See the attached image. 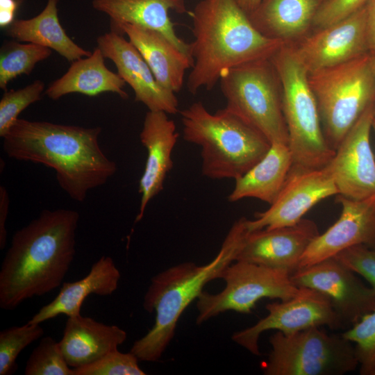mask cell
<instances>
[{
    "label": "cell",
    "instance_id": "1",
    "mask_svg": "<svg viewBox=\"0 0 375 375\" xmlns=\"http://www.w3.org/2000/svg\"><path fill=\"white\" fill-rule=\"evenodd\" d=\"M101 127H82L18 119L3 138L10 158L53 169L60 188L83 202L88 193L104 185L117 171L116 163L99 142Z\"/></svg>",
    "mask_w": 375,
    "mask_h": 375
},
{
    "label": "cell",
    "instance_id": "2",
    "mask_svg": "<svg viewBox=\"0 0 375 375\" xmlns=\"http://www.w3.org/2000/svg\"><path fill=\"white\" fill-rule=\"evenodd\" d=\"M79 217L72 209H45L13 234L0 269L2 309L14 310L61 285L76 253Z\"/></svg>",
    "mask_w": 375,
    "mask_h": 375
},
{
    "label": "cell",
    "instance_id": "3",
    "mask_svg": "<svg viewBox=\"0 0 375 375\" xmlns=\"http://www.w3.org/2000/svg\"><path fill=\"white\" fill-rule=\"evenodd\" d=\"M189 14L194 62L187 88L192 94L212 89L231 68L271 58L285 44L262 34L236 0H201Z\"/></svg>",
    "mask_w": 375,
    "mask_h": 375
},
{
    "label": "cell",
    "instance_id": "4",
    "mask_svg": "<svg viewBox=\"0 0 375 375\" xmlns=\"http://www.w3.org/2000/svg\"><path fill=\"white\" fill-rule=\"evenodd\" d=\"M247 219L242 217L233 223L219 252L210 262L197 265L184 262L151 278L143 308L149 313L156 312L155 323L130 349L139 361L156 362L161 358L185 308L197 300L208 282L220 278L225 268L235 261L248 233Z\"/></svg>",
    "mask_w": 375,
    "mask_h": 375
},
{
    "label": "cell",
    "instance_id": "5",
    "mask_svg": "<svg viewBox=\"0 0 375 375\" xmlns=\"http://www.w3.org/2000/svg\"><path fill=\"white\" fill-rule=\"evenodd\" d=\"M180 113L183 139L200 147L201 173L206 178L235 180L272 145L259 130L226 107L212 113L197 101Z\"/></svg>",
    "mask_w": 375,
    "mask_h": 375
},
{
    "label": "cell",
    "instance_id": "6",
    "mask_svg": "<svg viewBox=\"0 0 375 375\" xmlns=\"http://www.w3.org/2000/svg\"><path fill=\"white\" fill-rule=\"evenodd\" d=\"M271 60L282 89L283 112L292 157L290 171L322 169L330 162L335 151L325 138L308 73L294 49L286 44Z\"/></svg>",
    "mask_w": 375,
    "mask_h": 375
},
{
    "label": "cell",
    "instance_id": "7",
    "mask_svg": "<svg viewBox=\"0 0 375 375\" xmlns=\"http://www.w3.org/2000/svg\"><path fill=\"white\" fill-rule=\"evenodd\" d=\"M323 131L335 151L365 110L375 103L370 53L308 74Z\"/></svg>",
    "mask_w": 375,
    "mask_h": 375
},
{
    "label": "cell",
    "instance_id": "8",
    "mask_svg": "<svg viewBox=\"0 0 375 375\" xmlns=\"http://www.w3.org/2000/svg\"><path fill=\"white\" fill-rule=\"evenodd\" d=\"M226 108L264 134L271 143L288 145L281 82L271 58L224 72L219 81Z\"/></svg>",
    "mask_w": 375,
    "mask_h": 375
},
{
    "label": "cell",
    "instance_id": "9",
    "mask_svg": "<svg viewBox=\"0 0 375 375\" xmlns=\"http://www.w3.org/2000/svg\"><path fill=\"white\" fill-rule=\"evenodd\" d=\"M321 326L292 334L277 331L262 365L266 375H342L358 366L354 344L342 334H328Z\"/></svg>",
    "mask_w": 375,
    "mask_h": 375
},
{
    "label": "cell",
    "instance_id": "10",
    "mask_svg": "<svg viewBox=\"0 0 375 375\" xmlns=\"http://www.w3.org/2000/svg\"><path fill=\"white\" fill-rule=\"evenodd\" d=\"M291 274L282 269L235 261L223 271L225 288L219 293L202 291L197 299V324L226 311L249 313L263 298L288 300L299 292Z\"/></svg>",
    "mask_w": 375,
    "mask_h": 375
},
{
    "label": "cell",
    "instance_id": "11",
    "mask_svg": "<svg viewBox=\"0 0 375 375\" xmlns=\"http://www.w3.org/2000/svg\"><path fill=\"white\" fill-rule=\"evenodd\" d=\"M268 314L254 325L234 333L233 342L255 356L260 354L258 340L268 330L285 335L311 327L327 326L331 329L345 328L328 298L319 292L299 287L292 298L267 304Z\"/></svg>",
    "mask_w": 375,
    "mask_h": 375
},
{
    "label": "cell",
    "instance_id": "12",
    "mask_svg": "<svg viewBox=\"0 0 375 375\" xmlns=\"http://www.w3.org/2000/svg\"><path fill=\"white\" fill-rule=\"evenodd\" d=\"M290 276L296 286L326 296L344 327L375 309V290L335 256L299 268Z\"/></svg>",
    "mask_w": 375,
    "mask_h": 375
},
{
    "label": "cell",
    "instance_id": "13",
    "mask_svg": "<svg viewBox=\"0 0 375 375\" xmlns=\"http://www.w3.org/2000/svg\"><path fill=\"white\" fill-rule=\"evenodd\" d=\"M375 103L351 128L326 166L338 194L361 200L375 194V158L370 144Z\"/></svg>",
    "mask_w": 375,
    "mask_h": 375
},
{
    "label": "cell",
    "instance_id": "14",
    "mask_svg": "<svg viewBox=\"0 0 375 375\" xmlns=\"http://www.w3.org/2000/svg\"><path fill=\"white\" fill-rule=\"evenodd\" d=\"M338 194L326 167L315 170L290 171L276 201L255 219H247L248 232L294 225L320 201Z\"/></svg>",
    "mask_w": 375,
    "mask_h": 375
},
{
    "label": "cell",
    "instance_id": "15",
    "mask_svg": "<svg viewBox=\"0 0 375 375\" xmlns=\"http://www.w3.org/2000/svg\"><path fill=\"white\" fill-rule=\"evenodd\" d=\"M365 7L305 38L293 48L298 59L311 73L369 53L365 27Z\"/></svg>",
    "mask_w": 375,
    "mask_h": 375
},
{
    "label": "cell",
    "instance_id": "16",
    "mask_svg": "<svg viewBox=\"0 0 375 375\" xmlns=\"http://www.w3.org/2000/svg\"><path fill=\"white\" fill-rule=\"evenodd\" d=\"M317 226L303 218L298 223L248 232L235 261H245L279 269L290 274L312 242L319 235Z\"/></svg>",
    "mask_w": 375,
    "mask_h": 375
},
{
    "label": "cell",
    "instance_id": "17",
    "mask_svg": "<svg viewBox=\"0 0 375 375\" xmlns=\"http://www.w3.org/2000/svg\"><path fill=\"white\" fill-rule=\"evenodd\" d=\"M123 36L111 30L97 38V47L105 58L114 62L119 76L133 89L135 101L142 103L151 111L177 113L176 93L158 83L140 51Z\"/></svg>",
    "mask_w": 375,
    "mask_h": 375
},
{
    "label": "cell",
    "instance_id": "18",
    "mask_svg": "<svg viewBox=\"0 0 375 375\" xmlns=\"http://www.w3.org/2000/svg\"><path fill=\"white\" fill-rule=\"evenodd\" d=\"M342 206L338 219L309 245L299 268L305 267L335 256L354 245L375 249V194L353 200L337 194Z\"/></svg>",
    "mask_w": 375,
    "mask_h": 375
},
{
    "label": "cell",
    "instance_id": "19",
    "mask_svg": "<svg viewBox=\"0 0 375 375\" xmlns=\"http://www.w3.org/2000/svg\"><path fill=\"white\" fill-rule=\"evenodd\" d=\"M167 115L162 111L149 110L140 133L147 154L139 181L141 199L136 222L143 218L150 201L162 190L167 174L173 167L172 154L179 134L174 122Z\"/></svg>",
    "mask_w": 375,
    "mask_h": 375
},
{
    "label": "cell",
    "instance_id": "20",
    "mask_svg": "<svg viewBox=\"0 0 375 375\" xmlns=\"http://www.w3.org/2000/svg\"><path fill=\"white\" fill-rule=\"evenodd\" d=\"M111 30L127 35L161 86L174 93L181 90L185 72L193 65L191 56L155 30L126 23L111 25Z\"/></svg>",
    "mask_w": 375,
    "mask_h": 375
},
{
    "label": "cell",
    "instance_id": "21",
    "mask_svg": "<svg viewBox=\"0 0 375 375\" xmlns=\"http://www.w3.org/2000/svg\"><path fill=\"white\" fill-rule=\"evenodd\" d=\"M126 332L81 315L68 317L59 342L62 355L72 368L93 362L118 349L126 340Z\"/></svg>",
    "mask_w": 375,
    "mask_h": 375
},
{
    "label": "cell",
    "instance_id": "22",
    "mask_svg": "<svg viewBox=\"0 0 375 375\" xmlns=\"http://www.w3.org/2000/svg\"><path fill=\"white\" fill-rule=\"evenodd\" d=\"M92 5L109 16L111 25L126 23L155 30L191 56L190 44L177 35L169 16L170 10L186 12L185 0H93Z\"/></svg>",
    "mask_w": 375,
    "mask_h": 375
},
{
    "label": "cell",
    "instance_id": "23",
    "mask_svg": "<svg viewBox=\"0 0 375 375\" xmlns=\"http://www.w3.org/2000/svg\"><path fill=\"white\" fill-rule=\"evenodd\" d=\"M120 278L121 273L112 258L102 256L83 278L63 283L55 299L42 306L28 323L41 324L59 315H81L86 297L90 294L111 295L117 290Z\"/></svg>",
    "mask_w": 375,
    "mask_h": 375
},
{
    "label": "cell",
    "instance_id": "24",
    "mask_svg": "<svg viewBox=\"0 0 375 375\" xmlns=\"http://www.w3.org/2000/svg\"><path fill=\"white\" fill-rule=\"evenodd\" d=\"M292 165L289 146L272 143L266 155L248 172L235 180L228 200L235 202L254 198L272 205L278 197Z\"/></svg>",
    "mask_w": 375,
    "mask_h": 375
},
{
    "label": "cell",
    "instance_id": "25",
    "mask_svg": "<svg viewBox=\"0 0 375 375\" xmlns=\"http://www.w3.org/2000/svg\"><path fill=\"white\" fill-rule=\"evenodd\" d=\"M105 57L97 47L90 56L72 62L67 72L53 82L45 94L53 100L71 93L96 96L103 92L117 94L122 99L128 94L124 90L125 81L117 73L108 69Z\"/></svg>",
    "mask_w": 375,
    "mask_h": 375
},
{
    "label": "cell",
    "instance_id": "26",
    "mask_svg": "<svg viewBox=\"0 0 375 375\" xmlns=\"http://www.w3.org/2000/svg\"><path fill=\"white\" fill-rule=\"evenodd\" d=\"M320 3V0H262L249 17L262 34L285 42L306 33Z\"/></svg>",
    "mask_w": 375,
    "mask_h": 375
},
{
    "label": "cell",
    "instance_id": "27",
    "mask_svg": "<svg viewBox=\"0 0 375 375\" xmlns=\"http://www.w3.org/2000/svg\"><path fill=\"white\" fill-rule=\"evenodd\" d=\"M58 1L47 0L44 10L33 18L15 19L7 27V35L19 42L53 49L71 62L90 56L92 52L76 44L62 27L58 17Z\"/></svg>",
    "mask_w": 375,
    "mask_h": 375
},
{
    "label": "cell",
    "instance_id": "28",
    "mask_svg": "<svg viewBox=\"0 0 375 375\" xmlns=\"http://www.w3.org/2000/svg\"><path fill=\"white\" fill-rule=\"evenodd\" d=\"M17 42H5L1 48L0 88L5 91L13 78L22 74H30L38 62L51 54V49L43 46Z\"/></svg>",
    "mask_w": 375,
    "mask_h": 375
},
{
    "label": "cell",
    "instance_id": "29",
    "mask_svg": "<svg viewBox=\"0 0 375 375\" xmlns=\"http://www.w3.org/2000/svg\"><path fill=\"white\" fill-rule=\"evenodd\" d=\"M44 334L40 324H29L5 328L0 332V375H8L17 368L16 359L21 351Z\"/></svg>",
    "mask_w": 375,
    "mask_h": 375
},
{
    "label": "cell",
    "instance_id": "30",
    "mask_svg": "<svg viewBox=\"0 0 375 375\" xmlns=\"http://www.w3.org/2000/svg\"><path fill=\"white\" fill-rule=\"evenodd\" d=\"M25 375H74L60 350L59 342L53 338H41L33 350L24 369Z\"/></svg>",
    "mask_w": 375,
    "mask_h": 375
},
{
    "label": "cell",
    "instance_id": "31",
    "mask_svg": "<svg viewBox=\"0 0 375 375\" xmlns=\"http://www.w3.org/2000/svg\"><path fill=\"white\" fill-rule=\"evenodd\" d=\"M342 335L354 344L360 374L372 375L375 370V309L362 317Z\"/></svg>",
    "mask_w": 375,
    "mask_h": 375
},
{
    "label": "cell",
    "instance_id": "32",
    "mask_svg": "<svg viewBox=\"0 0 375 375\" xmlns=\"http://www.w3.org/2000/svg\"><path fill=\"white\" fill-rule=\"evenodd\" d=\"M44 90V82L35 80L23 88L4 92L0 101L1 138L8 133L24 110L41 99Z\"/></svg>",
    "mask_w": 375,
    "mask_h": 375
},
{
    "label": "cell",
    "instance_id": "33",
    "mask_svg": "<svg viewBox=\"0 0 375 375\" xmlns=\"http://www.w3.org/2000/svg\"><path fill=\"white\" fill-rule=\"evenodd\" d=\"M131 352L112 351L90 364L74 368V375H144Z\"/></svg>",
    "mask_w": 375,
    "mask_h": 375
},
{
    "label": "cell",
    "instance_id": "34",
    "mask_svg": "<svg viewBox=\"0 0 375 375\" xmlns=\"http://www.w3.org/2000/svg\"><path fill=\"white\" fill-rule=\"evenodd\" d=\"M334 256L353 272L362 276L375 290V249L362 244L354 245Z\"/></svg>",
    "mask_w": 375,
    "mask_h": 375
},
{
    "label": "cell",
    "instance_id": "35",
    "mask_svg": "<svg viewBox=\"0 0 375 375\" xmlns=\"http://www.w3.org/2000/svg\"><path fill=\"white\" fill-rule=\"evenodd\" d=\"M368 0H325L321 2L312 24L319 28L335 24L356 12Z\"/></svg>",
    "mask_w": 375,
    "mask_h": 375
},
{
    "label": "cell",
    "instance_id": "36",
    "mask_svg": "<svg viewBox=\"0 0 375 375\" xmlns=\"http://www.w3.org/2000/svg\"><path fill=\"white\" fill-rule=\"evenodd\" d=\"M10 206L9 194L3 185L0 186V249L5 248L7 242V221Z\"/></svg>",
    "mask_w": 375,
    "mask_h": 375
},
{
    "label": "cell",
    "instance_id": "37",
    "mask_svg": "<svg viewBox=\"0 0 375 375\" xmlns=\"http://www.w3.org/2000/svg\"><path fill=\"white\" fill-rule=\"evenodd\" d=\"M365 7L366 36L369 51L375 53V0H368Z\"/></svg>",
    "mask_w": 375,
    "mask_h": 375
},
{
    "label": "cell",
    "instance_id": "38",
    "mask_svg": "<svg viewBox=\"0 0 375 375\" xmlns=\"http://www.w3.org/2000/svg\"><path fill=\"white\" fill-rule=\"evenodd\" d=\"M17 8L16 0H0V26H9L15 20V13Z\"/></svg>",
    "mask_w": 375,
    "mask_h": 375
},
{
    "label": "cell",
    "instance_id": "39",
    "mask_svg": "<svg viewBox=\"0 0 375 375\" xmlns=\"http://www.w3.org/2000/svg\"><path fill=\"white\" fill-rule=\"evenodd\" d=\"M262 0H236L239 6L249 15L259 6Z\"/></svg>",
    "mask_w": 375,
    "mask_h": 375
},
{
    "label": "cell",
    "instance_id": "40",
    "mask_svg": "<svg viewBox=\"0 0 375 375\" xmlns=\"http://www.w3.org/2000/svg\"><path fill=\"white\" fill-rule=\"evenodd\" d=\"M370 60H371V65H372V71L375 77V53H370ZM374 120H375V106H374Z\"/></svg>",
    "mask_w": 375,
    "mask_h": 375
},
{
    "label": "cell",
    "instance_id": "41",
    "mask_svg": "<svg viewBox=\"0 0 375 375\" xmlns=\"http://www.w3.org/2000/svg\"><path fill=\"white\" fill-rule=\"evenodd\" d=\"M372 130L374 131V134H375V120H374V122H373V124H372Z\"/></svg>",
    "mask_w": 375,
    "mask_h": 375
},
{
    "label": "cell",
    "instance_id": "42",
    "mask_svg": "<svg viewBox=\"0 0 375 375\" xmlns=\"http://www.w3.org/2000/svg\"><path fill=\"white\" fill-rule=\"evenodd\" d=\"M372 375H375V370L374 371Z\"/></svg>",
    "mask_w": 375,
    "mask_h": 375
},
{
    "label": "cell",
    "instance_id": "43",
    "mask_svg": "<svg viewBox=\"0 0 375 375\" xmlns=\"http://www.w3.org/2000/svg\"><path fill=\"white\" fill-rule=\"evenodd\" d=\"M320 1H322V0H320ZM325 1V0H322V1Z\"/></svg>",
    "mask_w": 375,
    "mask_h": 375
}]
</instances>
